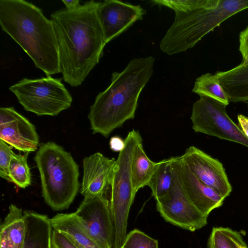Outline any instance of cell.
Returning <instances> with one entry per match:
<instances>
[{
	"label": "cell",
	"instance_id": "d6986e66",
	"mask_svg": "<svg viewBox=\"0 0 248 248\" xmlns=\"http://www.w3.org/2000/svg\"><path fill=\"white\" fill-rule=\"evenodd\" d=\"M52 227L86 248H100L91 238L75 213L58 214L50 218Z\"/></svg>",
	"mask_w": 248,
	"mask_h": 248
},
{
	"label": "cell",
	"instance_id": "d4e9b609",
	"mask_svg": "<svg viewBox=\"0 0 248 248\" xmlns=\"http://www.w3.org/2000/svg\"><path fill=\"white\" fill-rule=\"evenodd\" d=\"M123 248H158V241L143 232L135 229L129 232Z\"/></svg>",
	"mask_w": 248,
	"mask_h": 248
},
{
	"label": "cell",
	"instance_id": "3957f363",
	"mask_svg": "<svg viewBox=\"0 0 248 248\" xmlns=\"http://www.w3.org/2000/svg\"><path fill=\"white\" fill-rule=\"evenodd\" d=\"M154 4L173 10L175 18L160 43L171 55L194 47L223 22L245 9L248 0H154Z\"/></svg>",
	"mask_w": 248,
	"mask_h": 248
},
{
	"label": "cell",
	"instance_id": "ac0fdd59",
	"mask_svg": "<svg viewBox=\"0 0 248 248\" xmlns=\"http://www.w3.org/2000/svg\"><path fill=\"white\" fill-rule=\"evenodd\" d=\"M230 102H243L248 107V66L215 74Z\"/></svg>",
	"mask_w": 248,
	"mask_h": 248
},
{
	"label": "cell",
	"instance_id": "ba28073f",
	"mask_svg": "<svg viewBox=\"0 0 248 248\" xmlns=\"http://www.w3.org/2000/svg\"><path fill=\"white\" fill-rule=\"evenodd\" d=\"M226 107L212 98L200 96L192 108L190 119L193 130L248 147V139L229 117Z\"/></svg>",
	"mask_w": 248,
	"mask_h": 248
},
{
	"label": "cell",
	"instance_id": "d6a6232c",
	"mask_svg": "<svg viewBox=\"0 0 248 248\" xmlns=\"http://www.w3.org/2000/svg\"><path fill=\"white\" fill-rule=\"evenodd\" d=\"M239 248H248L247 247L246 243L243 240L240 243V244L239 246Z\"/></svg>",
	"mask_w": 248,
	"mask_h": 248
},
{
	"label": "cell",
	"instance_id": "52a82bcc",
	"mask_svg": "<svg viewBox=\"0 0 248 248\" xmlns=\"http://www.w3.org/2000/svg\"><path fill=\"white\" fill-rule=\"evenodd\" d=\"M9 90L25 110L39 116L58 115L70 107L73 100L62 78L51 76L37 79L23 78Z\"/></svg>",
	"mask_w": 248,
	"mask_h": 248
},
{
	"label": "cell",
	"instance_id": "8992f818",
	"mask_svg": "<svg viewBox=\"0 0 248 248\" xmlns=\"http://www.w3.org/2000/svg\"><path fill=\"white\" fill-rule=\"evenodd\" d=\"M142 140L139 131H129L124 139V148L119 152L108 190L114 232L113 248H121L126 237L130 209L135 199L131 177V164L135 148Z\"/></svg>",
	"mask_w": 248,
	"mask_h": 248
},
{
	"label": "cell",
	"instance_id": "cb8c5ba5",
	"mask_svg": "<svg viewBox=\"0 0 248 248\" xmlns=\"http://www.w3.org/2000/svg\"><path fill=\"white\" fill-rule=\"evenodd\" d=\"M239 232L228 228L214 227L208 241V248H239L243 241Z\"/></svg>",
	"mask_w": 248,
	"mask_h": 248
},
{
	"label": "cell",
	"instance_id": "836d02e7",
	"mask_svg": "<svg viewBox=\"0 0 248 248\" xmlns=\"http://www.w3.org/2000/svg\"><path fill=\"white\" fill-rule=\"evenodd\" d=\"M69 238V237H68ZM70 240H71L76 245L78 248H85L83 246H82L81 245H79V244L76 243V242L74 241L73 240H72V239H71L70 238H69Z\"/></svg>",
	"mask_w": 248,
	"mask_h": 248
},
{
	"label": "cell",
	"instance_id": "e575fe53",
	"mask_svg": "<svg viewBox=\"0 0 248 248\" xmlns=\"http://www.w3.org/2000/svg\"><path fill=\"white\" fill-rule=\"evenodd\" d=\"M52 248H59L57 246H56L52 241Z\"/></svg>",
	"mask_w": 248,
	"mask_h": 248
},
{
	"label": "cell",
	"instance_id": "4fadbf2b",
	"mask_svg": "<svg viewBox=\"0 0 248 248\" xmlns=\"http://www.w3.org/2000/svg\"><path fill=\"white\" fill-rule=\"evenodd\" d=\"M0 139L25 153L39 146L35 126L13 107L0 108Z\"/></svg>",
	"mask_w": 248,
	"mask_h": 248
},
{
	"label": "cell",
	"instance_id": "5b68a950",
	"mask_svg": "<svg viewBox=\"0 0 248 248\" xmlns=\"http://www.w3.org/2000/svg\"><path fill=\"white\" fill-rule=\"evenodd\" d=\"M34 160L46 203L54 211L67 209L79 188L78 166L70 153L48 141L39 145Z\"/></svg>",
	"mask_w": 248,
	"mask_h": 248
},
{
	"label": "cell",
	"instance_id": "7402d4cb",
	"mask_svg": "<svg viewBox=\"0 0 248 248\" xmlns=\"http://www.w3.org/2000/svg\"><path fill=\"white\" fill-rule=\"evenodd\" d=\"M192 91L200 96L212 98L226 106L230 103L226 93L215 74L207 73L197 78Z\"/></svg>",
	"mask_w": 248,
	"mask_h": 248
},
{
	"label": "cell",
	"instance_id": "6da1fadb",
	"mask_svg": "<svg viewBox=\"0 0 248 248\" xmlns=\"http://www.w3.org/2000/svg\"><path fill=\"white\" fill-rule=\"evenodd\" d=\"M98 4L87 1L76 9L52 13L60 73L64 81L78 87L98 63L106 44L96 14Z\"/></svg>",
	"mask_w": 248,
	"mask_h": 248
},
{
	"label": "cell",
	"instance_id": "4316f807",
	"mask_svg": "<svg viewBox=\"0 0 248 248\" xmlns=\"http://www.w3.org/2000/svg\"><path fill=\"white\" fill-rule=\"evenodd\" d=\"M52 241L59 248H78L68 237L55 230L52 231Z\"/></svg>",
	"mask_w": 248,
	"mask_h": 248
},
{
	"label": "cell",
	"instance_id": "9c48e42d",
	"mask_svg": "<svg viewBox=\"0 0 248 248\" xmlns=\"http://www.w3.org/2000/svg\"><path fill=\"white\" fill-rule=\"evenodd\" d=\"M174 179L167 196L156 202V210L167 222L191 232L200 229L207 223V217L190 201L182 185L179 156L172 157Z\"/></svg>",
	"mask_w": 248,
	"mask_h": 248
},
{
	"label": "cell",
	"instance_id": "e0dca14e",
	"mask_svg": "<svg viewBox=\"0 0 248 248\" xmlns=\"http://www.w3.org/2000/svg\"><path fill=\"white\" fill-rule=\"evenodd\" d=\"M26 226L21 208L11 204L0 225V248H22Z\"/></svg>",
	"mask_w": 248,
	"mask_h": 248
},
{
	"label": "cell",
	"instance_id": "83f0119b",
	"mask_svg": "<svg viewBox=\"0 0 248 248\" xmlns=\"http://www.w3.org/2000/svg\"><path fill=\"white\" fill-rule=\"evenodd\" d=\"M239 42V50L243 60L248 55V26L240 32Z\"/></svg>",
	"mask_w": 248,
	"mask_h": 248
},
{
	"label": "cell",
	"instance_id": "484cf974",
	"mask_svg": "<svg viewBox=\"0 0 248 248\" xmlns=\"http://www.w3.org/2000/svg\"><path fill=\"white\" fill-rule=\"evenodd\" d=\"M14 154L11 146L0 140V176L9 182V166Z\"/></svg>",
	"mask_w": 248,
	"mask_h": 248
},
{
	"label": "cell",
	"instance_id": "603a6c76",
	"mask_svg": "<svg viewBox=\"0 0 248 248\" xmlns=\"http://www.w3.org/2000/svg\"><path fill=\"white\" fill-rule=\"evenodd\" d=\"M29 154L14 153L9 164V176L11 182L21 188H25L31 184V175L27 162Z\"/></svg>",
	"mask_w": 248,
	"mask_h": 248
},
{
	"label": "cell",
	"instance_id": "44dd1931",
	"mask_svg": "<svg viewBox=\"0 0 248 248\" xmlns=\"http://www.w3.org/2000/svg\"><path fill=\"white\" fill-rule=\"evenodd\" d=\"M174 171L172 157L158 162L148 184L156 202L168 195L173 182Z\"/></svg>",
	"mask_w": 248,
	"mask_h": 248
},
{
	"label": "cell",
	"instance_id": "4dcf8cb0",
	"mask_svg": "<svg viewBox=\"0 0 248 248\" xmlns=\"http://www.w3.org/2000/svg\"><path fill=\"white\" fill-rule=\"evenodd\" d=\"M62 2L65 6V8L68 10H73L77 8L81 5L79 0H62Z\"/></svg>",
	"mask_w": 248,
	"mask_h": 248
},
{
	"label": "cell",
	"instance_id": "277c9868",
	"mask_svg": "<svg viewBox=\"0 0 248 248\" xmlns=\"http://www.w3.org/2000/svg\"><path fill=\"white\" fill-rule=\"evenodd\" d=\"M0 25L46 76L60 73L53 23L40 8L24 0H0Z\"/></svg>",
	"mask_w": 248,
	"mask_h": 248
},
{
	"label": "cell",
	"instance_id": "f1b7e54d",
	"mask_svg": "<svg viewBox=\"0 0 248 248\" xmlns=\"http://www.w3.org/2000/svg\"><path fill=\"white\" fill-rule=\"evenodd\" d=\"M109 145L112 151L119 153L124 148L125 142L121 137L114 136L110 138Z\"/></svg>",
	"mask_w": 248,
	"mask_h": 248
},
{
	"label": "cell",
	"instance_id": "30bf717a",
	"mask_svg": "<svg viewBox=\"0 0 248 248\" xmlns=\"http://www.w3.org/2000/svg\"><path fill=\"white\" fill-rule=\"evenodd\" d=\"M75 213L89 236L100 248H113V228L105 195L84 198Z\"/></svg>",
	"mask_w": 248,
	"mask_h": 248
},
{
	"label": "cell",
	"instance_id": "5bb4252c",
	"mask_svg": "<svg viewBox=\"0 0 248 248\" xmlns=\"http://www.w3.org/2000/svg\"><path fill=\"white\" fill-rule=\"evenodd\" d=\"M115 162L114 158H109L99 152L83 159L80 192L84 198L105 195L110 186Z\"/></svg>",
	"mask_w": 248,
	"mask_h": 248
},
{
	"label": "cell",
	"instance_id": "1f68e13d",
	"mask_svg": "<svg viewBox=\"0 0 248 248\" xmlns=\"http://www.w3.org/2000/svg\"><path fill=\"white\" fill-rule=\"evenodd\" d=\"M248 66V55L242 60V62L238 65L234 67L235 69H239L240 68L245 67Z\"/></svg>",
	"mask_w": 248,
	"mask_h": 248
},
{
	"label": "cell",
	"instance_id": "9a60e30c",
	"mask_svg": "<svg viewBox=\"0 0 248 248\" xmlns=\"http://www.w3.org/2000/svg\"><path fill=\"white\" fill-rule=\"evenodd\" d=\"M179 170L183 189L190 201L203 215L208 216L221 206L225 198L197 179L179 156Z\"/></svg>",
	"mask_w": 248,
	"mask_h": 248
},
{
	"label": "cell",
	"instance_id": "8fae6325",
	"mask_svg": "<svg viewBox=\"0 0 248 248\" xmlns=\"http://www.w3.org/2000/svg\"><path fill=\"white\" fill-rule=\"evenodd\" d=\"M146 13L140 5L117 0L98 2L96 14L106 43L118 36L137 21L142 20Z\"/></svg>",
	"mask_w": 248,
	"mask_h": 248
},
{
	"label": "cell",
	"instance_id": "7c38bea8",
	"mask_svg": "<svg viewBox=\"0 0 248 248\" xmlns=\"http://www.w3.org/2000/svg\"><path fill=\"white\" fill-rule=\"evenodd\" d=\"M181 157L201 182L226 198L232 190L222 164L197 147H188Z\"/></svg>",
	"mask_w": 248,
	"mask_h": 248
},
{
	"label": "cell",
	"instance_id": "2e32d148",
	"mask_svg": "<svg viewBox=\"0 0 248 248\" xmlns=\"http://www.w3.org/2000/svg\"><path fill=\"white\" fill-rule=\"evenodd\" d=\"M23 216L26 226L22 248H52V227L46 215L25 210Z\"/></svg>",
	"mask_w": 248,
	"mask_h": 248
},
{
	"label": "cell",
	"instance_id": "ffe728a7",
	"mask_svg": "<svg viewBox=\"0 0 248 248\" xmlns=\"http://www.w3.org/2000/svg\"><path fill=\"white\" fill-rule=\"evenodd\" d=\"M156 162L151 160L145 152L142 140L136 146L131 164V177L136 193L138 190L147 186L153 174Z\"/></svg>",
	"mask_w": 248,
	"mask_h": 248
},
{
	"label": "cell",
	"instance_id": "d590c367",
	"mask_svg": "<svg viewBox=\"0 0 248 248\" xmlns=\"http://www.w3.org/2000/svg\"><path fill=\"white\" fill-rule=\"evenodd\" d=\"M120 248H123L122 247Z\"/></svg>",
	"mask_w": 248,
	"mask_h": 248
},
{
	"label": "cell",
	"instance_id": "7a4b0ae2",
	"mask_svg": "<svg viewBox=\"0 0 248 248\" xmlns=\"http://www.w3.org/2000/svg\"><path fill=\"white\" fill-rule=\"evenodd\" d=\"M155 58L130 61L121 72L112 73L111 83L99 93L88 115L93 134L108 138L115 129L135 117L140 95L154 73Z\"/></svg>",
	"mask_w": 248,
	"mask_h": 248
},
{
	"label": "cell",
	"instance_id": "f546056e",
	"mask_svg": "<svg viewBox=\"0 0 248 248\" xmlns=\"http://www.w3.org/2000/svg\"><path fill=\"white\" fill-rule=\"evenodd\" d=\"M237 119L239 127L248 139V118L243 115L239 114L237 116Z\"/></svg>",
	"mask_w": 248,
	"mask_h": 248
}]
</instances>
